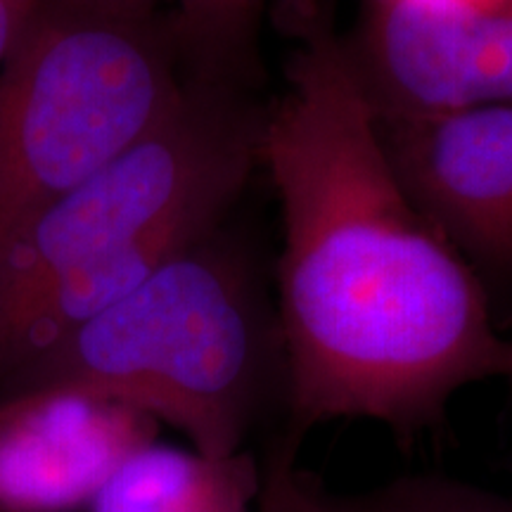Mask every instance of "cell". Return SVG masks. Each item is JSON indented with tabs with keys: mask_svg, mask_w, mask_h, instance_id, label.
Masks as SVG:
<instances>
[{
	"mask_svg": "<svg viewBox=\"0 0 512 512\" xmlns=\"http://www.w3.org/2000/svg\"><path fill=\"white\" fill-rule=\"evenodd\" d=\"M259 12L261 0H197L190 15L178 17L190 60L249 79Z\"/></svg>",
	"mask_w": 512,
	"mask_h": 512,
	"instance_id": "cell-10",
	"label": "cell"
},
{
	"mask_svg": "<svg viewBox=\"0 0 512 512\" xmlns=\"http://www.w3.org/2000/svg\"><path fill=\"white\" fill-rule=\"evenodd\" d=\"M245 76L195 67L155 131L0 247V389L214 233L259 164Z\"/></svg>",
	"mask_w": 512,
	"mask_h": 512,
	"instance_id": "cell-2",
	"label": "cell"
},
{
	"mask_svg": "<svg viewBox=\"0 0 512 512\" xmlns=\"http://www.w3.org/2000/svg\"><path fill=\"white\" fill-rule=\"evenodd\" d=\"M285 79L259 145L283 209L280 439L299 448L325 422L375 420L403 444L439 427L467 384L512 380V337L396 176L330 17L299 27Z\"/></svg>",
	"mask_w": 512,
	"mask_h": 512,
	"instance_id": "cell-1",
	"label": "cell"
},
{
	"mask_svg": "<svg viewBox=\"0 0 512 512\" xmlns=\"http://www.w3.org/2000/svg\"><path fill=\"white\" fill-rule=\"evenodd\" d=\"M36 0H0V72L27 27Z\"/></svg>",
	"mask_w": 512,
	"mask_h": 512,
	"instance_id": "cell-12",
	"label": "cell"
},
{
	"mask_svg": "<svg viewBox=\"0 0 512 512\" xmlns=\"http://www.w3.org/2000/svg\"><path fill=\"white\" fill-rule=\"evenodd\" d=\"M330 512H512V496L444 475H403L361 491L332 494Z\"/></svg>",
	"mask_w": 512,
	"mask_h": 512,
	"instance_id": "cell-9",
	"label": "cell"
},
{
	"mask_svg": "<svg viewBox=\"0 0 512 512\" xmlns=\"http://www.w3.org/2000/svg\"><path fill=\"white\" fill-rule=\"evenodd\" d=\"M297 446L275 439L261 458V494L256 512H330L328 486L297 465Z\"/></svg>",
	"mask_w": 512,
	"mask_h": 512,
	"instance_id": "cell-11",
	"label": "cell"
},
{
	"mask_svg": "<svg viewBox=\"0 0 512 512\" xmlns=\"http://www.w3.org/2000/svg\"><path fill=\"white\" fill-rule=\"evenodd\" d=\"M157 425L81 394L0 401V512H83Z\"/></svg>",
	"mask_w": 512,
	"mask_h": 512,
	"instance_id": "cell-7",
	"label": "cell"
},
{
	"mask_svg": "<svg viewBox=\"0 0 512 512\" xmlns=\"http://www.w3.org/2000/svg\"><path fill=\"white\" fill-rule=\"evenodd\" d=\"M192 69L174 10L36 0L0 72V247L155 131Z\"/></svg>",
	"mask_w": 512,
	"mask_h": 512,
	"instance_id": "cell-4",
	"label": "cell"
},
{
	"mask_svg": "<svg viewBox=\"0 0 512 512\" xmlns=\"http://www.w3.org/2000/svg\"><path fill=\"white\" fill-rule=\"evenodd\" d=\"M102 3L110 5H119V8H128V10H166L164 3L169 0H102ZM174 3V10L178 17L190 15L192 8L197 5V0H171Z\"/></svg>",
	"mask_w": 512,
	"mask_h": 512,
	"instance_id": "cell-13",
	"label": "cell"
},
{
	"mask_svg": "<svg viewBox=\"0 0 512 512\" xmlns=\"http://www.w3.org/2000/svg\"><path fill=\"white\" fill-rule=\"evenodd\" d=\"M347 46L377 119L512 102V0H370Z\"/></svg>",
	"mask_w": 512,
	"mask_h": 512,
	"instance_id": "cell-5",
	"label": "cell"
},
{
	"mask_svg": "<svg viewBox=\"0 0 512 512\" xmlns=\"http://www.w3.org/2000/svg\"><path fill=\"white\" fill-rule=\"evenodd\" d=\"M34 394L119 403L181 430L202 456H233L285 413L278 311L216 228L12 377L0 401Z\"/></svg>",
	"mask_w": 512,
	"mask_h": 512,
	"instance_id": "cell-3",
	"label": "cell"
},
{
	"mask_svg": "<svg viewBox=\"0 0 512 512\" xmlns=\"http://www.w3.org/2000/svg\"><path fill=\"white\" fill-rule=\"evenodd\" d=\"M377 128L403 188L446 240L512 273V102L377 119Z\"/></svg>",
	"mask_w": 512,
	"mask_h": 512,
	"instance_id": "cell-6",
	"label": "cell"
},
{
	"mask_svg": "<svg viewBox=\"0 0 512 512\" xmlns=\"http://www.w3.org/2000/svg\"><path fill=\"white\" fill-rule=\"evenodd\" d=\"M261 458H209L150 441L133 451L83 512H256Z\"/></svg>",
	"mask_w": 512,
	"mask_h": 512,
	"instance_id": "cell-8",
	"label": "cell"
},
{
	"mask_svg": "<svg viewBox=\"0 0 512 512\" xmlns=\"http://www.w3.org/2000/svg\"><path fill=\"white\" fill-rule=\"evenodd\" d=\"M458 3H470V5H489V3H498V0H458Z\"/></svg>",
	"mask_w": 512,
	"mask_h": 512,
	"instance_id": "cell-14",
	"label": "cell"
}]
</instances>
